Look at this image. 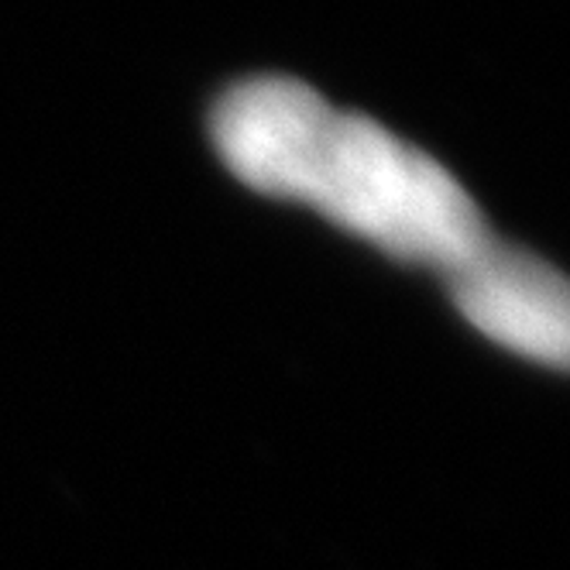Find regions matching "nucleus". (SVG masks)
Listing matches in <instances>:
<instances>
[{
	"label": "nucleus",
	"instance_id": "1",
	"mask_svg": "<svg viewBox=\"0 0 570 570\" xmlns=\"http://www.w3.org/2000/svg\"><path fill=\"white\" fill-rule=\"evenodd\" d=\"M299 203L382 252L454 275L492 237L464 186L379 120L337 110L306 166Z\"/></svg>",
	"mask_w": 570,
	"mask_h": 570
},
{
	"label": "nucleus",
	"instance_id": "3",
	"mask_svg": "<svg viewBox=\"0 0 570 570\" xmlns=\"http://www.w3.org/2000/svg\"><path fill=\"white\" fill-rule=\"evenodd\" d=\"M461 313L474 327L543 364H567L570 303L563 278L543 262L495 244L451 275Z\"/></svg>",
	"mask_w": 570,
	"mask_h": 570
},
{
	"label": "nucleus",
	"instance_id": "2",
	"mask_svg": "<svg viewBox=\"0 0 570 570\" xmlns=\"http://www.w3.org/2000/svg\"><path fill=\"white\" fill-rule=\"evenodd\" d=\"M331 114L334 107L293 76H252L214 104V148L255 193L299 199L306 166Z\"/></svg>",
	"mask_w": 570,
	"mask_h": 570
}]
</instances>
